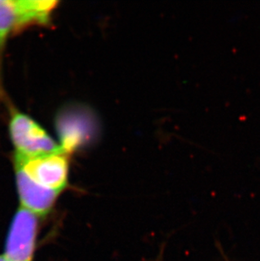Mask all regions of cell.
<instances>
[{"label":"cell","instance_id":"cell-3","mask_svg":"<svg viewBox=\"0 0 260 261\" xmlns=\"http://www.w3.org/2000/svg\"><path fill=\"white\" fill-rule=\"evenodd\" d=\"M39 218L19 207L5 242V261H34Z\"/></svg>","mask_w":260,"mask_h":261},{"label":"cell","instance_id":"cell-4","mask_svg":"<svg viewBox=\"0 0 260 261\" xmlns=\"http://www.w3.org/2000/svg\"><path fill=\"white\" fill-rule=\"evenodd\" d=\"M57 130L64 152H71L88 142L95 131V122L83 109H67L57 118Z\"/></svg>","mask_w":260,"mask_h":261},{"label":"cell","instance_id":"cell-6","mask_svg":"<svg viewBox=\"0 0 260 261\" xmlns=\"http://www.w3.org/2000/svg\"><path fill=\"white\" fill-rule=\"evenodd\" d=\"M0 261H5V256H4V254H0Z\"/></svg>","mask_w":260,"mask_h":261},{"label":"cell","instance_id":"cell-2","mask_svg":"<svg viewBox=\"0 0 260 261\" xmlns=\"http://www.w3.org/2000/svg\"><path fill=\"white\" fill-rule=\"evenodd\" d=\"M9 132L15 156L31 158L64 151L34 119L20 112L11 116Z\"/></svg>","mask_w":260,"mask_h":261},{"label":"cell","instance_id":"cell-5","mask_svg":"<svg viewBox=\"0 0 260 261\" xmlns=\"http://www.w3.org/2000/svg\"><path fill=\"white\" fill-rule=\"evenodd\" d=\"M56 1L16 0L14 1L15 25L14 32H20L32 25H45L56 8Z\"/></svg>","mask_w":260,"mask_h":261},{"label":"cell","instance_id":"cell-1","mask_svg":"<svg viewBox=\"0 0 260 261\" xmlns=\"http://www.w3.org/2000/svg\"><path fill=\"white\" fill-rule=\"evenodd\" d=\"M15 170L37 186L59 195L69 184V158L64 151L31 158L15 155Z\"/></svg>","mask_w":260,"mask_h":261}]
</instances>
